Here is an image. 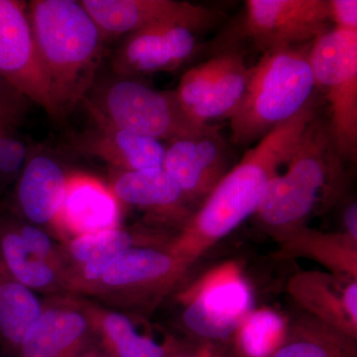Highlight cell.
Returning <instances> with one entry per match:
<instances>
[{"label":"cell","mask_w":357,"mask_h":357,"mask_svg":"<svg viewBox=\"0 0 357 357\" xmlns=\"http://www.w3.org/2000/svg\"><path fill=\"white\" fill-rule=\"evenodd\" d=\"M312 102L248 149L194 211L168 248L192 264L218 241L255 215L267 185L290 158L303 131L319 112Z\"/></svg>","instance_id":"obj_1"},{"label":"cell","mask_w":357,"mask_h":357,"mask_svg":"<svg viewBox=\"0 0 357 357\" xmlns=\"http://www.w3.org/2000/svg\"><path fill=\"white\" fill-rule=\"evenodd\" d=\"M28 17L49 84L53 117L63 119L83 102L98 79L105 41L76 0H34Z\"/></svg>","instance_id":"obj_2"},{"label":"cell","mask_w":357,"mask_h":357,"mask_svg":"<svg viewBox=\"0 0 357 357\" xmlns=\"http://www.w3.org/2000/svg\"><path fill=\"white\" fill-rule=\"evenodd\" d=\"M344 163L328 122L318 112L300 136L284 172L267 185L255 213L263 227L280 239L305 227L314 213L330 208L344 191Z\"/></svg>","instance_id":"obj_3"},{"label":"cell","mask_w":357,"mask_h":357,"mask_svg":"<svg viewBox=\"0 0 357 357\" xmlns=\"http://www.w3.org/2000/svg\"><path fill=\"white\" fill-rule=\"evenodd\" d=\"M312 43L264 52L250 67L245 95L229 119L234 144L243 147L258 142L317 96L310 63Z\"/></svg>","instance_id":"obj_4"},{"label":"cell","mask_w":357,"mask_h":357,"mask_svg":"<svg viewBox=\"0 0 357 357\" xmlns=\"http://www.w3.org/2000/svg\"><path fill=\"white\" fill-rule=\"evenodd\" d=\"M83 103L93 121L169 143L204 123L192 121L175 91H159L141 79H96Z\"/></svg>","instance_id":"obj_5"},{"label":"cell","mask_w":357,"mask_h":357,"mask_svg":"<svg viewBox=\"0 0 357 357\" xmlns=\"http://www.w3.org/2000/svg\"><path fill=\"white\" fill-rule=\"evenodd\" d=\"M310 63L317 91L331 109L333 139L344 161L357 155V31L328 30L312 43Z\"/></svg>","instance_id":"obj_6"},{"label":"cell","mask_w":357,"mask_h":357,"mask_svg":"<svg viewBox=\"0 0 357 357\" xmlns=\"http://www.w3.org/2000/svg\"><path fill=\"white\" fill-rule=\"evenodd\" d=\"M185 328L208 340L229 338L253 311L250 286L236 263L211 270L180 297Z\"/></svg>","instance_id":"obj_7"},{"label":"cell","mask_w":357,"mask_h":357,"mask_svg":"<svg viewBox=\"0 0 357 357\" xmlns=\"http://www.w3.org/2000/svg\"><path fill=\"white\" fill-rule=\"evenodd\" d=\"M190 266L168 248L133 246L115 258L86 294L117 304L147 306L172 290Z\"/></svg>","instance_id":"obj_8"},{"label":"cell","mask_w":357,"mask_h":357,"mask_svg":"<svg viewBox=\"0 0 357 357\" xmlns=\"http://www.w3.org/2000/svg\"><path fill=\"white\" fill-rule=\"evenodd\" d=\"M328 0H248L243 27L262 53L311 43L330 28Z\"/></svg>","instance_id":"obj_9"},{"label":"cell","mask_w":357,"mask_h":357,"mask_svg":"<svg viewBox=\"0 0 357 357\" xmlns=\"http://www.w3.org/2000/svg\"><path fill=\"white\" fill-rule=\"evenodd\" d=\"M198 30L182 21H165L123 38L110 65L116 76L141 79L180 70L199 50Z\"/></svg>","instance_id":"obj_10"},{"label":"cell","mask_w":357,"mask_h":357,"mask_svg":"<svg viewBox=\"0 0 357 357\" xmlns=\"http://www.w3.org/2000/svg\"><path fill=\"white\" fill-rule=\"evenodd\" d=\"M229 143L211 123L166 143L163 169L180 185L185 197L201 204L231 167Z\"/></svg>","instance_id":"obj_11"},{"label":"cell","mask_w":357,"mask_h":357,"mask_svg":"<svg viewBox=\"0 0 357 357\" xmlns=\"http://www.w3.org/2000/svg\"><path fill=\"white\" fill-rule=\"evenodd\" d=\"M0 77L53 117L48 81L25 2L0 0Z\"/></svg>","instance_id":"obj_12"},{"label":"cell","mask_w":357,"mask_h":357,"mask_svg":"<svg viewBox=\"0 0 357 357\" xmlns=\"http://www.w3.org/2000/svg\"><path fill=\"white\" fill-rule=\"evenodd\" d=\"M82 6L102 33L105 43L165 22L182 21L199 32L215 25L210 9L176 0H83Z\"/></svg>","instance_id":"obj_13"},{"label":"cell","mask_w":357,"mask_h":357,"mask_svg":"<svg viewBox=\"0 0 357 357\" xmlns=\"http://www.w3.org/2000/svg\"><path fill=\"white\" fill-rule=\"evenodd\" d=\"M96 337L84 302L55 300L44 309L21 342L18 357H79Z\"/></svg>","instance_id":"obj_14"},{"label":"cell","mask_w":357,"mask_h":357,"mask_svg":"<svg viewBox=\"0 0 357 357\" xmlns=\"http://www.w3.org/2000/svg\"><path fill=\"white\" fill-rule=\"evenodd\" d=\"M121 204L109 185L81 172L68 176L65 198L55 229L66 241L121 227Z\"/></svg>","instance_id":"obj_15"},{"label":"cell","mask_w":357,"mask_h":357,"mask_svg":"<svg viewBox=\"0 0 357 357\" xmlns=\"http://www.w3.org/2000/svg\"><path fill=\"white\" fill-rule=\"evenodd\" d=\"M93 123V128L70 138L75 153L100 160L119 172L163 168L165 143L105 122Z\"/></svg>","instance_id":"obj_16"},{"label":"cell","mask_w":357,"mask_h":357,"mask_svg":"<svg viewBox=\"0 0 357 357\" xmlns=\"http://www.w3.org/2000/svg\"><path fill=\"white\" fill-rule=\"evenodd\" d=\"M69 173L45 150H29L18 176L16 198L23 215L36 227L55 229Z\"/></svg>","instance_id":"obj_17"},{"label":"cell","mask_w":357,"mask_h":357,"mask_svg":"<svg viewBox=\"0 0 357 357\" xmlns=\"http://www.w3.org/2000/svg\"><path fill=\"white\" fill-rule=\"evenodd\" d=\"M109 187L119 203L135 206L161 220L181 223L182 227L195 211L180 185L163 168L114 171Z\"/></svg>","instance_id":"obj_18"},{"label":"cell","mask_w":357,"mask_h":357,"mask_svg":"<svg viewBox=\"0 0 357 357\" xmlns=\"http://www.w3.org/2000/svg\"><path fill=\"white\" fill-rule=\"evenodd\" d=\"M135 243L136 236L121 227L66 241L62 249L65 289L86 294L115 258Z\"/></svg>","instance_id":"obj_19"},{"label":"cell","mask_w":357,"mask_h":357,"mask_svg":"<svg viewBox=\"0 0 357 357\" xmlns=\"http://www.w3.org/2000/svg\"><path fill=\"white\" fill-rule=\"evenodd\" d=\"M280 241V257L311 258L332 270L340 280H356V243L347 234H324L302 227L285 234Z\"/></svg>","instance_id":"obj_20"},{"label":"cell","mask_w":357,"mask_h":357,"mask_svg":"<svg viewBox=\"0 0 357 357\" xmlns=\"http://www.w3.org/2000/svg\"><path fill=\"white\" fill-rule=\"evenodd\" d=\"M268 357H357L356 338L307 314L287 326Z\"/></svg>","instance_id":"obj_21"},{"label":"cell","mask_w":357,"mask_h":357,"mask_svg":"<svg viewBox=\"0 0 357 357\" xmlns=\"http://www.w3.org/2000/svg\"><path fill=\"white\" fill-rule=\"evenodd\" d=\"M84 307L107 357H173L172 347L160 344L153 338L140 335L131 319L121 312L89 302Z\"/></svg>","instance_id":"obj_22"},{"label":"cell","mask_w":357,"mask_h":357,"mask_svg":"<svg viewBox=\"0 0 357 357\" xmlns=\"http://www.w3.org/2000/svg\"><path fill=\"white\" fill-rule=\"evenodd\" d=\"M337 279L319 272H301L289 282V293L307 314L356 338L357 326L345 312Z\"/></svg>","instance_id":"obj_23"},{"label":"cell","mask_w":357,"mask_h":357,"mask_svg":"<svg viewBox=\"0 0 357 357\" xmlns=\"http://www.w3.org/2000/svg\"><path fill=\"white\" fill-rule=\"evenodd\" d=\"M44 309L34 291L11 277L0 262V342L10 356L18 357L23 337Z\"/></svg>","instance_id":"obj_24"},{"label":"cell","mask_w":357,"mask_h":357,"mask_svg":"<svg viewBox=\"0 0 357 357\" xmlns=\"http://www.w3.org/2000/svg\"><path fill=\"white\" fill-rule=\"evenodd\" d=\"M250 77V67L243 54L225 51V61L210 89L192 112V119L198 123H210L218 119H230L238 109Z\"/></svg>","instance_id":"obj_25"},{"label":"cell","mask_w":357,"mask_h":357,"mask_svg":"<svg viewBox=\"0 0 357 357\" xmlns=\"http://www.w3.org/2000/svg\"><path fill=\"white\" fill-rule=\"evenodd\" d=\"M0 258L11 277L34 292L65 288L57 270L27 248L14 222L0 223Z\"/></svg>","instance_id":"obj_26"},{"label":"cell","mask_w":357,"mask_h":357,"mask_svg":"<svg viewBox=\"0 0 357 357\" xmlns=\"http://www.w3.org/2000/svg\"><path fill=\"white\" fill-rule=\"evenodd\" d=\"M287 326L278 312L270 309L252 311L237 331L238 344L244 356L268 357L285 337Z\"/></svg>","instance_id":"obj_27"},{"label":"cell","mask_w":357,"mask_h":357,"mask_svg":"<svg viewBox=\"0 0 357 357\" xmlns=\"http://www.w3.org/2000/svg\"><path fill=\"white\" fill-rule=\"evenodd\" d=\"M14 225L25 245L33 255L57 270L64 281V257L62 249L58 248L42 227L31 223L14 222Z\"/></svg>","instance_id":"obj_28"},{"label":"cell","mask_w":357,"mask_h":357,"mask_svg":"<svg viewBox=\"0 0 357 357\" xmlns=\"http://www.w3.org/2000/svg\"><path fill=\"white\" fill-rule=\"evenodd\" d=\"M15 132L0 135V184L20 176L29 152Z\"/></svg>","instance_id":"obj_29"},{"label":"cell","mask_w":357,"mask_h":357,"mask_svg":"<svg viewBox=\"0 0 357 357\" xmlns=\"http://www.w3.org/2000/svg\"><path fill=\"white\" fill-rule=\"evenodd\" d=\"M29 100L0 77V135L16 130Z\"/></svg>","instance_id":"obj_30"},{"label":"cell","mask_w":357,"mask_h":357,"mask_svg":"<svg viewBox=\"0 0 357 357\" xmlns=\"http://www.w3.org/2000/svg\"><path fill=\"white\" fill-rule=\"evenodd\" d=\"M328 14L335 29L357 31L356 0H328Z\"/></svg>","instance_id":"obj_31"},{"label":"cell","mask_w":357,"mask_h":357,"mask_svg":"<svg viewBox=\"0 0 357 357\" xmlns=\"http://www.w3.org/2000/svg\"><path fill=\"white\" fill-rule=\"evenodd\" d=\"M342 302L349 319L357 326V280L347 282L342 290Z\"/></svg>","instance_id":"obj_32"},{"label":"cell","mask_w":357,"mask_h":357,"mask_svg":"<svg viewBox=\"0 0 357 357\" xmlns=\"http://www.w3.org/2000/svg\"><path fill=\"white\" fill-rule=\"evenodd\" d=\"M342 222L345 227V234L351 237L354 243H357V204L351 202L342 213Z\"/></svg>","instance_id":"obj_33"},{"label":"cell","mask_w":357,"mask_h":357,"mask_svg":"<svg viewBox=\"0 0 357 357\" xmlns=\"http://www.w3.org/2000/svg\"><path fill=\"white\" fill-rule=\"evenodd\" d=\"M79 357H107L103 352L98 351V349H93V347H91L88 351H84L82 356Z\"/></svg>","instance_id":"obj_34"},{"label":"cell","mask_w":357,"mask_h":357,"mask_svg":"<svg viewBox=\"0 0 357 357\" xmlns=\"http://www.w3.org/2000/svg\"><path fill=\"white\" fill-rule=\"evenodd\" d=\"M173 357H199V356H178V354H177V356H173Z\"/></svg>","instance_id":"obj_35"},{"label":"cell","mask_w":357,"mask_h":357,"mask_svg":"<svg viewBox=\"0 0 357 357\" xmlns=\"http://www.w3.org/2000/svg\"><path fill=\"white\" fill-rule=\"evenodd\" d=\"M0 262H1V258H0Z\"/></svg>","instance_id":"obj_36"}]
</instances>
